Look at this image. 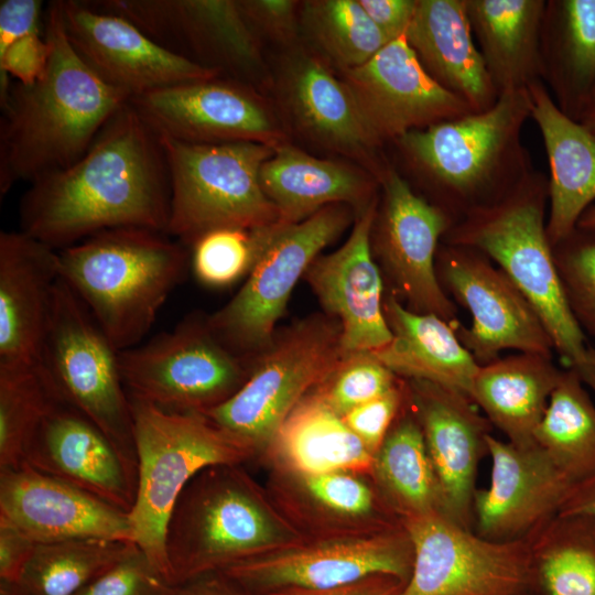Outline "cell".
<instances>
[{"label": "cell", "instance_id": "1", "mask_svg": "<svg viewBox=\"0 0 595 595\" xmlns=\"http://www.w3.org/2000/svg\"><path fill=\"white\" fill-rule=\"evenodd\" d=\"M170 177L158 134L128 101L74 164L33 182L21 198L20 230L61 250L97 232H166ZM166 235V234H165Z\"/></svg>", "mask_w": 595, "mask_h": 595}, {"label": "cell", "instance_id": "2", "mask_svg": "<svg viewBox=\"0 0 595 595\" xmlns=\"http://www.w3.org/2000/svg\"><path fill=\"white\" fill-rule=\"evenodd\" d=\"M51 54L31 85L12 82L0 97V196L18 182L32 184L80 159L130 97L105 82L79 56L64 29L61 1L44 17Z\"/></svg>", "mask_w": 595, "mask_h": 595}, {"label": "cell", "instance_id": "3", "mask_svg": "<svg viewBox=\"0 0 595 595\" xmlns=\"http://www.w3.org/2000/svg\"><path fill=\"white\" fill-rule=\"evenodd\" d=\"M531 108L528 90L501 94L485 111L400 137L391 143V163L415 192L457 220L499 199L534 170L522 141Z\"/></svg>", "mask_w": 595, "mask_h": 595}, {"label": "cell", "instance_id": "4", "mask_svg": "<svg viewBox=\"0 0 595 595\" xmlns=\"http://www.w3.org/2000/svg\"><path fill=\"white\" fill-rule=\"evenodd\" d=\"M549 180L533 170L499 199L457 219L442 242L486 255L516 283L567 369L595 392L584 332L574 317L547 236Z\"/></svg>", "mask_w": 595, "mask_h": 595}, {"label": "cell", "instance_id": "5", "mask_svg": "<svg viewBox=\"0 0 595 595\" xmlns=\"http://www.w3.org/2000/svg\"><path fill=\"white\" fill-rule=\"evenodd\" d=\"M186 266L182 244L144 228L104 230L58 250L60 277L118 351L143 339Z\"/></svg>", "mask_w": 595, "mask_h": 595}, {"label": "cell", "instance_id": "6", "mask_svg": "<svg viewBox=\"0 0 595 595\" xmlns=\"http://www.w3.org/2000/svg\"><path fill=\"white\" fill-rule=\"evenodd\" d=\"M239 466L207 467L181 493L166 530L169 583L223 571L306 539Z\"/></svg>", "mask_w": 595, "mask_h": 595}, {"label": "cell", "instance_id": "7", "mask_svg": "<svg viewBox=\"0 0 595 595\" xmlns=\"http://www.w3.org/2000/svg\"><path fill=\"white\" fill-rule=\"evenodd\" d=\"M130 400L137 457L129 510L132 541L169 583L166 530L181 493L203 469L240 465L255 453L202 413L171 412Z\"/></svg>", "mask_w": 595, "mask_h": 595}, {"label": "cell", "instance_id": "8", "mask_svg": "<svg viewBox=\"0 0 595 595\" xmlns=\"http://www.w3.org/2000/svg\"><path fill=\"white\" fill-rule=\"evenodd\" d=\"M170 177L166 235L191 245L223 227L255 229L280 220L260 183L274 148L256 142L193 144L158 136Z\"/></svg>", "mask_w": 595, "mask_h": 595}, {"label": "cell", "instance_id": "9", "mask_svg": "<svg viewBox=\"0 0 595 595\" xmlns=\"http://www.w3.org/2000/svg\"><path fill=\"white\" fill-rule=\"evenodd\" d=\"M39 364L58 397L97 425L137 472L132 405L118 350L61 277Z\"/></svg>", "mask_w": 595, "mask_h": 595}, {"label": "cell", "instance_id": "10", "mask_svg": "<svg viewBox=\"0 0 595 595\" xmlns=\"http://www.w3.org/2000/svg\"><path fill=\"white\" fill-rule=\"evenodd\" d=\"M344 357L340 326L320 318L301 323L261 356L231 397L202 414L255 454L269 451L307 391Z\"/></svg>", "mask_w": 595, "mask_h": 595}, {"label": "cell", "instance_id": "11", "mask_svg": "<svg viewBox=\"0 0 595 595\" xmlns=\"http://www.w3.org/2000/svg\"><path fill=\"white\" fill-rule=\"evenodd\" d=\"M118 360L130 399L171 412L204 413L248 377L207 318L188 317L143 345L118 351Z\"/></svg>", "mask_w": 595, "mask_h": 595}, {"label": "cell", "instance_id": "12", "mask_svg": "<svg viewBox=\"0 0 595 595\" xmlns=\"http://www.w3.org/2000/svg\"><path fill=\"white\" fill-rule=\"evenodd\" d=\"M400 521L413 565L398 595H532L527 539L489 540L441 512Z\"/></svg>", "mask_w": 595, "mask_h": 595}, {"label": "cell", "instance_id": "13", "mask_svg": "<svg viewBox=\"0 0 595 595\" xmlns=\"http://www.w3.org/2000/svg\"><path fill=\"white\" fill-rule=\"evenodd\" d=\"M351 216V207L337 204L300 223L278 224L241 289L207 317L212 331L229 350L247 353L269 346L296 282L320 251L347 228Z\"/></svg>", "mask_w": 595, "mask_h": 595}, {"label": "cell", "instance_id": "14", "mask_svg": "<svg viewBox=\"0 0 595 595\" xmlns=\"http://www.w3.org/2000/svg\"><path fill=\"white\" fill-rule=\"evenodd\" d=\"M187 61L256 87L268 85L261 40L237 0H88Z\"/></svg>", "mask_w": 595, "mask_h": 595}, {"label": "cell", "instance_id": "15", "mask_svg": "<svg viewBox=\"0 0 595 595\" xmlns=\"http://www.w3.org/2000/svg\"><path fill=\"white\" fill-rule=\"evenodd\" d=\"M412 565L413 548L400 523L317 540L306 538L221 572L250 591L269 595L288 588H333L379 574L405 584Z\"/></svg>", "mask_w": 595, "mask_h": 595}, {"label": "cell", "instance_id": "16", "mask_svg": "<svg viewBox=\"0 0 595 595\" xmlns=\"http://www.w3.org/2000/svg\"><path fill=\"white\" fill-rule=\"evenodd\" d=\"M379 183L371 248L393 284V295L409 310L437 315L457 328L456 304L436 271L439 244L456 219L415 192L391 161Z\"/></svg>", "mask_w": 595, "mask_h": 595}, {"label": "cell", "instance_id": "17", "mask_svg": "<svg viewBox=\"0 0 595 595\" xmlns=\"http://www.w3.org/2000/svg\"><path fill=\"white\" fill-rule=\"evenodd\" d=\"M161 137L193 144L285 142L281 120L256 87L216 76L154 89L129 99Z\"/></svg>", "mask_w": 595, "mask_h": 595}, {"label": "cell", "instance_id": "18", "mask_svg": "<svg viewBox=\"0 0 595 595\" xmlns=\"http://www.w3.org/2000/svg\"><path fill=\"white\" fill-rule=\"evenodd\" d=\"M436 267L445 292L470 313V326L461 324L456 334L480 366L498 359L506 349L553 356L552 342L536 311L486 255L442 242Z\"/></svg>", "mask_w": 595, "mask_h": 595}, {"label": "cell", "instance_id": "19", "mask_svg": "<svg viewBox=\"0 0 595 595\" xmlns=\"http://www.w3.org/2000/svg\"><path fill=\"white\" fill-rule=\"evenodd\" d=\"M340 74L382 147L411 131L473 112L429 76L405 35L389 42L361 66Z\"/></svg>", "mask_w": 595, "mask_h": 595}, {"label": "cell", "instance_id": "20", "mask_svg": "<svg viewBox=\"0 0 595 595\" xmlns=\"http://www.w3.org/2000/svg\"><path fill=\"white\" fill-rule=\"evenodd\" d=\"M329 66L314 51L290 50L278 77L289 122L309 142L354 161L379 181L390 161L350 89Z\"/></svg>", "mask_w": 595, "mask_h": 595}, {"label": "cell", "instance_id": "21", "mask_svg": "<svg viewBox=\"0 0 595 595\" xmlns=\"http://www.w3.org/2000/svg\"><path fill=\"white\" fill-rule=\"evenodd\" d=\"M65 33L84 62L130 98L180 83L221 76L165 50L127 19L88 0H62Z\"/></svg>", "mask_w": 595, "mask_h": 595}, {"label": "cell", "instance_id": "22", "mask_svg": "<svg viewBox=\"0 0 595 595\" xmlns=\"http://www.w3.org/2000/svg\"><path fill=\"white\" fill-rule=\"evenodd\" d=\"M488 487L476 490L473 529L494 541L527 539L556 516L574 483L536 443L515 445L487 437Z\"/></svg>", "mask_w": 595, "mask_h": 595}, {"label": "cell", "instance_id": "23", "mask_svg": "<svg viewBox=\"0 0 595 595\" xmlns=\"http://www.w3.org/2000/svg\"><path fill=\"white\" fill-rule=\"evenodd\" d=\"M407 396L441 486L445 515L473 529L477 469L488 455L493 425L467 396L442 386L408 380Z\"/></svg>", "mask_w": 595, "mask_h": 595}, {"label": "cell", "instance_id": "24", "mask_svg": "<svg viewBox=\"0 0 595 595\" xmlns=\"http://www.w3.org/2000/svg\"><path fill=\"white\" fill-rule=\"evenodd\" d=\"M0 517L35 543L132 541L129 512L23 463L0 468Z\"/></svg>", "mask_w": 595, "mask_h": 595}, {"label": "cell", "instance_id": "25", "mask_svg": "<svg viewBox=\"0 0 595 595\" xmlns=\"http://www.w3.org/2000/svg\"><path fill=\"white\" fill-rule=\"evenodd\" d=\"M379 197L356 214L349 237L317 257L305 277L322 306L340 322L344 355L375 351L391 340L382 302V279L374 259L371 231Z\"/></svg>", "mask_w": 595, "mask_h": 595}, {"label": "cell", "instance_id": "26", "mask_svg": "<svg viewBox=\"0 0 595 595\" xmlns=\"http://www.w3.org/2000/svg\"><path fill=\"white\" fill-rule=\"evenodd\" d=\"M23 463L125 511L133 505L137 472L97 425L63 400L44 419Z\"/></svg>", "mask_w": 595, "mask_h": 595}, {"label": "cell", "instance_id": "27", "mask_svg": "<svg viewBox=\"0 0 595 595\" xmlns=\"http://www.w3.org/2000/svg\"><path fill=\"white\" fill-rule=\"evenodd\" d=\"M58 278V250L20 229L1 231L0 367L39 364Z\"/></svg>", "mask_w": 595, "mask_h": 595}, {"label": "cell", "instance_id": "28", "mask_svg": "<svg viewBox=\"0 0 595 595\" xmlns=\"http://www.w3.org/2000/svg\"><path fill=\"white\" fill-rule=\"evenodd\" d=\"M261 187L280 220L300 223L331 205H347L356 214L379 197L380 183L349 162L321 159L285 142L262 164Z\"/></svg>", "mask_w": 595, "mask_h": 595}, {"label": "cell", "instance_id": "29", "mask_svg": "<svg viewBox=\"0 0 595 595\" xmlns=\"http://www.w3.org/2000/svg\"><path fill=\"white\" fill-rule=\"evenodd\" d=\"M405 40L429 76L473 112L496 104L498 93L475 45L465 0H418Z\"/></svg>", "mask_w": 595, "mask_h": 595}, {"label": "cell", "instance_id": "30", "mask_svg": "<svg viewBox=\"0 0 595 595\" xmlns=\"http://www.w3.org/2000/svg\"><path fill=\"white\" fill-rule=\"evenodd\" d=\"M531 119L549 162L547 236L551 247L565 239L595 201V134L563 113L543 82L532 84Z\"/></svg>", "mask_w": 595, "mask_h": 595}, {"label": "cell", "instance_id": "31", "mask_svg": "<svg viewBox=\"0 0 595 595\" xmlns=\"http://www.w3.org/2000/svg\"><path fill=\"white\" fill-rule=\"evenodd\" d=\"M383 311L391 340L371 353L397 377L435 383L470 399L480 365L458 339L456 327L437 315L409 310L393 294Z\"/></svg>", "mask_w": 595, "mask_h": 595}, {"label": "cell", "instance_id": "32", "mask_svg": "<svg viewBox=\"0 0 595 595\" xmlns=\"http://www.w3.org/2000/svg\"><path fill=\"white\" fill-rule=\"evenodd\" d=\"M545 4L547 0H465L473 36L498 96L542 82Z\"/></svg>", "mask_w": 595, "mask_h": 595}, {"label": "cell", "instance_id": "33", "mask_svg": "<svg viewBox=\"0 0 595 595\" xmlns=\"http://www.w3.org/2000/svg\"><path fill=\"white\" fill-rule=\"evenodd\" d=\"M532 353H519L480 366L470 399L490 424L519 446L534 444L550 397L563 370L552 359Z\"/></svg>", "mask_w": 595, "mask_h": 595}, {"label": "cell", "instance_id": "34", "mask_svg": "<svg viewBox=\"0 0 595 595\" xmlns=\"http://www.w3.org/2000/svg\"><path fill=\"white\" fill-rule=\"evenodd\" d=\"M541 60L551 97L577 121L595 85V0H547Z\"/></svg>", "mask_w": 595, "mask_h": 595}, {"label": "cell", "instance_id": "35", "mask_svg": "<svg viewBox=\"0 0 595 595\" xmlns=\"http://www.w3.org/2000/svg\"><path fill=\"white\" fill-rule=\"evenodd\" d=\"M270 448L296 476L339 470L372 475L375 454L320 391L295 407Z\"/></svg>", "mask_w": 595, "mask_h": 595}, {"label": "cell", "instance_id": "36", "mask_svg": "<svg viewBox=\"0 0 595 595\" xmlns=\"http://www.w3.org/2000/svg\"><path fill=\"white\" fill-rule=\"evenodd\" d=\"M371 476L385 504L399 520L431 512L445 515L441 486L408 396L375 455Z\"/></svg>", "mask_w": 595, "mask_h": 595}, {"label": "cell", "instance_id": "37", "mask_svg": "<svg viewBox=\"0 0 595 595\" xmlns=\"http://www.w3.org/2000/svg\"><path fill=\"white\" fill-rule=\"evenodd\" d=\"M532 595H595V517L558 513L528 538Z\"/></svg>", "mask_w": 595, "mask_h": 595}, {"label": "cell", "instance_id": "38", "mask_svg": "<svg viewBox=\"0 0 595 595\" xmlns=\"http://www.w3.org/2000/svg\"><path fill=\"white\" fill-rule=\"evenodd\" d=\"M534 442L574 485L595 475V403L576 371L563 370Z\"/></svg>", "mask_w": 595, "mask_h": 595}, {"label": "cell", "instance_id": "39", "mask_svg": "<svg viewBox=\"0 0 595 595\" xmlns=\"http://www.w3.org/2000/svg\"><path fill=\"white\" fill-rule=\"evenodd\" d=\"M133 542L73 539L36 543L17 583L20 595H74L117 563Z\"/></svg>", "mask_w": 595, "mask_h": 595}, {"label": "cell", "instance_id": "40", "mask_svg": "<svg viewBox=\"0 0 595 595\" xmlns=\"http://www.w3.org/2000/svg\"><path fill=\"white\" fill-rule=\"evenodd\" d=\"M301 34L339 73L368 62L389 43L358 0H307L300 4Z\"/></svg>", "mask_w": 595, "mask_h": 595}, {"label": "cell", "instance_id": "41", "mask_svg": "<svg viewBox=\"0 0 595 595\" xmlns=\"http://www.w3.org/2000/svg\"><path fill=\"white\" fill-rule=\"evenodd\" d=\"M60 400L40 364L0 367V468L23 464L29 445Z\"/></svg>", "mask_w": 595, "mask_h": 595}, {"label": "cell", "instance_id": "42", "mask_svg": "<svg viewBox=\"0 0 595 595\" xmlns=\"http://www.w3.org/2000/svg\"><path fill=\"white\" fill-rule=\"evenodd\" d=\"M279 223L255 229L223 227L199 236L192 244L196 279L210 288H225L247 278Z\"/></svg>", "mask_w": 595, "mask_h": 595}, {"label": "cell", "instance_id": "43", "mask_svg": "<svg viewBox=\"0 0 595 595\" xmlns=\"http://www.w3.org/2000/svg\"><path fill=\"white\" fill-rule=\"evenodd\" d=\"M357 475L339 470L298 477L307 498L327 515L382 526L401 523L380 494Z\"/></svg>", "mask_w": 595, "mask_h": 595}, {"label": "cell", "instance_id": "44", "mask_svg": "<svg viewBox=\"0 0 595 595\" xmlns=\"http://www.w3.org/2000/svg\"><path fill=\"white\" fill-rule=\"evenodd\" d=\"M552 252L574 317L582 331L595 336V230L576 227Z\"/></svg>", "mask_w": 595, "mask_h": 595}, {"label": "cell", "instance_id": "45", "mask_svg": "<svg viewBox=\"0 0 595 595\" xmlns=\"http://www.w3.org/2000/svg\"><path fill=\"white\" fill-rule=\"evenodd\" d=\"M399 385L398 377L371 351L349 354L318 390L342 416Z\"/></svg>", "mask_w": 595, "mask_h": 595}, {"label": "cell", "instance_id": "46", "mask_svg": "<svg viewBox=\"0 0 595 595\" xmlns=\"http://www.w3.org/2000/svg\"><path fill=\"white\" fill-rule=\"evenodd\" d=\"M164 583L158 569L133 544L117 563L74 595H159Z\"/></svg>", "mask_w": 595, "mask_h": 595}, {"label": "cell", "instance_id": "47", "mask_svg": "<svg viewBox=\"0 0 595 595\" xmlns=\"http://www.w3.org/2000/svg\"><path fill=\"white\" fill-rule=\"evenodd\" d=\"M241 13L259 39L292 50L301 35L300 4L293 0H237Z\"/></svg>", "mask_w": 595, "mask_h": 595}, {"label": "cell", "instance_id": "48", "mask_svg": "<svg viewBox=\"0 0 595 595\" xmlns=\"http://www.w3.org/2000/svg\"><path fill=\"white\" fill-rule=\"evenodd\" d=\"M405 403L407 386L399 383L386 394L348 411L343 419L376 455Z\"/></svg>", "mask_w": 595, "mask_h": 595}, {"label": "cell", "instance_id": "49", "mask_svg": "<svg viewBox=\"0 0 595 595\" xmlns=\"http://www.w3.org/2000/svg\"><path fill=\"white\" fill-rule=\"evenodd\" d=\"M51 47L41 32L26 34L0 52V97L8 91L12 79L31 85L45 73Z\"/></svg>", "mask_w": 595, "mask_h": 595}, {"label": "cell", "instance_id": "50", "mask_svg": "<svg viewBox=\"0 0 595 595\" xmlns=\"http://www.w3.org/2000/svg\"><path fill=\"white\" fill-rule=\"evenodd\" d=\"M43 2L39 0H2L0 2V52L15 40L41 32Z\"/></svg>", "mask_w": 595, "mask_h": 595}, {"label": "cell", "instance_id": "51", "mask_svg": "<svg viewBox=\"0 0 595 595\" xmlns=\"http://www.w3.org/2000/svg\"><path fill=\"white\" fill-rule=\"evenodd\" d=\"M358 1L389 42L405 35L418 7V0Z\"/></svg>", "mask_w": 595, "mask_h": 595}, {"label": "cell", "instance_id": "52", "mask_svg": "<svg viewBox=\"0 0 595 595\" xmlns=\"http://www.w3.org/2000/svg\"><path fill=\"white\" fill-rule=\"evenodd\" d=\"M35 544L13 523L0 517V580L18 583Z\"/></svg>", "mask_w": 595, "mask_h": 595}, {"label": "cell", "instance_id": "53", "mask_svg": "<svg viewBox=\"0 0 595 595\" xmlns=\"http://www.w3.org/2000/svg\"><path fill=\"white\" fill-rule=\"evenodd\" d=\"M159 595H263L248 589L221 571L204 573L178 583H164Z\"/></svg>", "mask_w": 595, "mask_h": 595}, {"label": "cell", "instance_id": "54", "mask_svg": "<svg viewBox=\"0 0 595 595\" xmlns=\"http://www.w3.org/2000/svg\"><path fill=\"white\" fill-rule=\"evenodd\" d=\"M403 585V582L393 576L379 574L333 588H288L269 595H398Z\"/></svg>", "mask_w": 595, "mask_h": 595}, {"label": "cell", "instance_id": "55", "mask_svg": "<svg viewBox=\"0 0 595 595\" xmlns=\"http://www.w3.org/2000/svg\"><path fill=\"white\" fill-rule=\"evenodd\" d=\"M587 513L595 517V475L575 484L559 513Z\"/></svg>", "mask_w": 595, "mask_h": 595}, {"label": "cell", "instance_id": "56", "mask_svg": "<svg viewBox=\"0 0 595 595\" xmlns=\"http://www.w3.org/2000/svg\"><path fill=\"white\" fill-rule=\"evenodd\" d=\"M577 121L595 134V85L582 108Z\"/></svg>", "mask_w": 595, "mask_h": 595}, {"label": "cell", "instance_id": "57", "mask_svg": "<svg viewBox=\"0 0 595 595\" xmlns=\"http://www.w3.org/2000/svg\"><path fill=\"white\" fill-rule=\"evenodd\" d=\"M577 228L595 230V205L589 206L580 217Z\"/></svg>", "mask_w": 595, "mask_h": 595}, {"label": "cell", "instance_id": "58", "mask_svg": "<svg viewBox=\"0 0 595 595\" xmlns=\"http://www.w3.org/2000/svg\"><path fill=\"white\" fill-rule=\"evenodd\" d=\"M0 595H20L17 583L0 580Z\"/></svg>", "mask_w": 595, "mask_h": 595}, {"label": "cell", "instance_id": "59", "mask_svg": "<svg viewBox=\"0 0 595 595\" xmlns=\"http://www.w3.org/2000/svg\"><path fill=\"white\" fill-rule=\"evenodd\" d=\"M588 361L595 372V348L588 345L587 350Z\"/></svg>", "mask_w": 595, "mask_h": 595}]
</instances>
